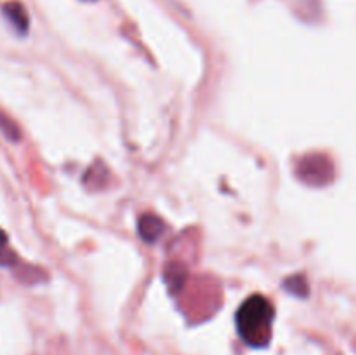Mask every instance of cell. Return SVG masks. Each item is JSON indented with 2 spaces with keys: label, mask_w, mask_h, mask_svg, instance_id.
I'll return each mask as SVG.
<instances>
[{
  "label": "cell",
  "mask_w": 356,
  "mask_h": 355,
  "mask_svg": "<svg viewBox=\"0 0 356 355\" xmlns=\"http://www.w3.org/2000/svg\"><path fill=\"white\" fill-rule=\"evenodd\" d=\"M275 310L263 294H252L240 305L236 312V331L243 343L252 348H263L271 340Z\"/></svg>",
  "instance_id": "obj_1"
},
{
  "label": "cell",
  "mask_w": 356,
  "mask_h": 355,
  "mask_svg": "<svg viewBox=\"0 0 356 355\" xmlns=\"http://www.w3.org/2000/svg\"><path fill=\"white\" fill-rule=\"evenodd\" d=\"M296 173L309 187H325L334 180L332 160L323 153H309L299 160Z\"/></svg>",
  "instance_id": "obj_2"
},
{
  "label": "cell",
  "mask_w": 356,
  "mask_h": 355,
  "mask_svg": "<svg viewBox=\"0 0 356 355\" xmlns=\"http://www.w3.org/2000/svg\"><path fill=\"white\" fill-rule=\"evenodd\" d=\"M165 232V223L156 214H143L138 221V233L143 242L155 244L162 239Z\"/></svg>",
  "instance_id": "obj_3"
},
{
  "label": "cell",
  "mask_w": 356,
  "mask_h": 355,
  "mask_svg": "<svg viewBox=\"0 0 356 355\" xmlns=\"http://www.w3.org/2000/svg\"><path fill=\"white\" fill-rule=\"evenodd\" d=\"M2 13L6 16V19L9 21L10 26L17 31L19 35H26L28 28H30V17H28L26 9L23 7V3L17 2V0H10L2 6Z\"/></svg>",
  "instance_id": "obj_4"
},
{
  "label": "cell",
  "mask_w": 356,
  "mask_h": 355,
  "mask_svg": "<svg viewBox=\"0 0 356 355\" xmlns=\"http://www.w3.org/2000/svg\"><path fill=\"white\" fill-rule=\"evenodd\" d=\"M188 277H190L188 267L179 263V261H172L163 270V281H165V285L170 294H177V292L183 291V287L188 282Z\"/></svg>",
  "instance_id": "obj_5"
},
{
  "label": "cell",
  "mask_w": 356,
  "mask_h": 355,
  "mask_svg": "<svg viewBox=\"0 0 356 355\" xmlns=\"http://www.w3.org/2000/svg\"><path fill=\"white\" fill-rule=\"evenodd\" d=\"M108 174H110V171L106 169L103 162L92 164L83 176V184L90 190H101V188L106 187Z\"/></svg>",
  "instance_id": "obj_6"
},
{
  "label": "cell",
  "mask_w": 356,
  "mask_h": 355,
  "mask_svg": "<svg viewBox=\"0 0 356 355\" xmlns=\"http://www.w3.org/2000/svg\"><path fill=\"white\" fill-rule=\"evenodd\" d=\"M16 277L19 278L23 284L33 285V284H40V282L47 281V271L42 270V268H38V267H31V265L17 263L16 265Z\"/></svg>",
  "instance_id": "obj_7"
},
{
  "label": "cell",
  "mask_w": 356,
  "mask_h": 355,
  "mask_svg": "<svg viewBox=\"0 0 356 355\" xmlns=\"http://www.w3.org/2000/svg\"><path fill=\"white\" fill-rule=\"evenodd\" d=\"M282 285H284V289L289 294L296 296V298H308L309 296V284L302 274H296L292 277H287Z\"/></svg>",
  "instance_id": "obj_8"
},
{
  "label": "cell",
  "mask_w": 356,
  "mask_h": 355,
  "mask_svg": "<svg viewBox=\"0 0 356 355\" xmlns=\"http://www.w3.org/2000/svg\"><path fill=\"white\" fill-rule=\"evenodd\" d=\"M0 132L3 134V138L9 139V141L13 143H17L21 139L19 125H17L9 115L3 113L2 110H0Z\"/></svg>",
  "instance_id": "obj_9"
},
{
  "label": "cell",
  "mask_w": 356,
  "mask_h": 355,
  "mask_svg": "<svg viewBox=\"0 0 356 355\" xmlns=\"http://www.w3.org/2000/svg\"><path fill=\"white\" fill-rule=\"evenodd\" d=\"M9 239H7V233L0 228V267H16L19 263L16 253L13 249H9Z\"/></svg>",
  "instance_id": "obj_10"
}]
</instances>
